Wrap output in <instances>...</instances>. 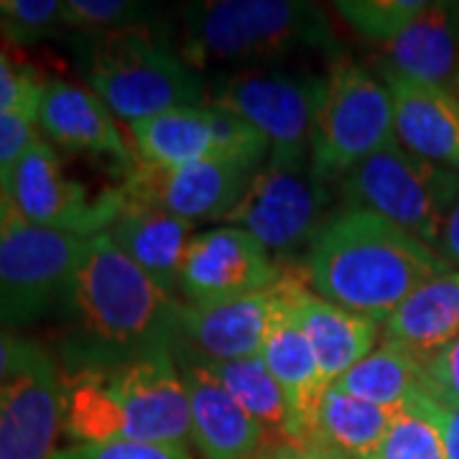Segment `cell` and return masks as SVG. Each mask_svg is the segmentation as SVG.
Returning a JSON list of instances; mask_svg holds the SVG:
<instances>
[{"label": "cell", "mask_w": 459, "mask_h": 459, "mask_svg": "<svg viewBox=\"0 0 459 459\" xmlns=\"http://www.w3.org/2000/svg\"><path fill=\"white\" fill-rule=\"evenodd\" d=\"M47 360H51V355L41 344L0 329V383L23 376Z\"/></svg>", "instance_id": "obj_35"}, {"label": "cell", "mask_w": 459, "mask_h": 459, "mask_svg": "<svg viewBox=\"0 0 459 459\" xmlns=\"http://www.w3.org/2000/svg\"><path fill=\"white\" fill-rule=\"evenodd\" d=\"M403 77L455 92L459 74V5L427 3V8L383 47L377 77Z\"/></svg>", "instance_id": "obj_20"}, {"label": "cell", "mask_w": 459, "mask_h": 459, "mask_svg": "<svg viewBox=\"0 0 459 459\" xmlns=\"http://www.w3.org/2000/svg\"><path fill=\"white\" fill-rule=\"evenodd\" d=\"M153 16L156 11L151 5L133 0H62L65 29L82 39L153 29Z\"/></svg>", "instance_id": "obj_29"}, {"label": "cell", "mask_w": 459, "mask_h": 459, "mask_svg": "<svg viewBox=\"0 0 459 459\" xmlns=\"http://www.w3.org/2000/svg\"><path fill=\"white\" fill-rule=\"evenodd\" d=\"M437 253L452 265V271H459V197L452 204V210L446 212V217H444L442 235H439V243H437Z\"/></svg>", "instance_id": "obj_37"}, {"label": "cell", "mask_w": 459, "mask_h": 459, "mask_svg": "<svg viewBox=\"0 0 459 459\" xmlns=\"http://www.w3.org/2000/svg\"><path fill=\"white\" fill-rule=\"evenodd\" d=\"M80 54L90 90L128 126L207 100L202 74L153 29L84 39Z\"/></svg>", "instance_id": "obj_5"}, {"label": "cell", "mask_w": 459, "mask_h": 459, "mask_svg": "<svg viewBox=\"0 0 459 459\" xmlns=\"http://www.w3.org/2000/svg\"><path fill=\"white\" fill-rule=\"evenodd\" d=\"M268 457L271 459H340L325 446H319L312 439H299V442H286L268 446Z\"/></svg>", "instance_id": "obj_38"}, {"label": "cell", "mask_w": 459, "mask_h": 459, "mask_svg": "<svg viewBox=\"0 0 459 459\" xmlns=\"http://www.w3.org/2000/svg\"><path fill=\"white\" fill-rule=\"evenodd\" d=\"M108 235L148 279L179 299L181 263L197 235L192 222L146 204L126 202Z\"/></svg>", "instance_id": "obj_22"}, {"label": "cell", "mask_w": 459, "mask_h": 459, "mask_svg": "<svg viewBox=\"0 0 459 459\" xmlns=\"http://www.w3.org/2000/svg\"><path fill=\"white\" fill-rule=\"evenodd\" d=\"M370 459H449L439 406L427 394H419L395 411L391 427Z\"/></svg>", "instance_id": "obj_28"}, {"label": "cell", "mask_w": 459, "mask_h": 459, "mask_svg": "<svg viewBox=\"0 0 459 459\" xmlns=\"http://www.w3.org/2000/svg\"><path fill=\"white\" fill-rule=\"evenodd\" d=\"M424 394L442 409H459V337L421 370Z\"/></svg>", "instance_id": "obj_34"}, {"label": "cell", "mask_w": 459, "mask_h": 459, "mask_svg": "<svg viewBox=\"0 0 459 459\" xmlns=\"http://www.w3.org/2000/svg\"><path fill=\"white\" fill-rule=\"evenodd\" d=\"M446 271L452 265L406 230L342 204L307 247L304 279L314 294L383 327L421 283Z\"/></svg>", "instance_id": "obj_2"}, {"label": "cell", "mask_w": 459, "mask_h": 459, "mask_svg": "<svg viewBox=\"0 0 459 459\" xmlns=\"http://www.w3.org/2000/svg\"><path fill=\"white\" fill-rule=\"evenodd\" d=\"M334 47L327 13L307 0H199L181 8V56L195 69H261Z\"/></svg>", "instance_id": "obj_4"}, {"label": "cell", "mask_w": 459, "mask_h": 459, "mask_svg": "<svg viewBox=\"0 0 459 459\" xmlns=\"http://www.w3.org/2000/svg\"><path fill=\"white\" fill-rule=\"evenodd\" d=\"M283 273L273 253L247 230L220 225L197 232L179 271L184 304H212L222 299L271 289Z\"/></svg>", "instance_id": "obj_14"}, {"label": "cell", "mask_w": 459, "mask_h": 459, "mask_svg": "<svg viewBox=\"0 0 459 459\" xmlns=\"http://www.w3.org/2000/svg\"><path fill=\"white\" fill-rule=\"evenodd\" d=\"M340 192L344 204L377 214L437 250L459 181L452 169L424 161L395 141L347 171Z\"/></svg>", "instance_id": "obj_7"}, {"label": "cell", "mask_w": 459, "mask_h": 459, "mask_svg": "<svg viewBox=\"0 0 459 459\" xmlns=\"http://www.w3.org/2000/svg\"><path fill=\"white\" fill-rule=\"evenodd\" d=\"M135 161L148 166H184L230 159L263 166L268 143L250 123L212 102L177 108L164 115L133 123Z\"/></svg>", "instance_id": "obj_12"}, {"label": "cell", "mask_w": 459, "mask_h": 459, "mask_svg": "<svg viewBox=\"0 0 459 459\" xmlns=\"http://www.w3.org/2000/svg\"><path fill=\"white\" fill-rule=\"evenodd\" d=\"M391 411L377 409L332 385L316 406L307 439L340 459H370L391 427Z\"/></svg>", "instance_id": "obj_26"}, {"label": "cell", "mask_w": 459, "mask_h": 459, "mask_svg": "<svg viewBox=\"0 0 459 459\" xmlns=\"http://www.w3.org/2000/svg\"><path fill=\"white\" fill-rule=\"evenodd\" d=\"M181 304L148 279L108 232L90 238L56 309L62 373L110 370L174 352Z\"/></svg>", "instance_id": "obj_1"}, {"label": "cell", "mask_w": 459, "mask_h": 459, "mask_svg": "<svg viewBox=\"0 0 459 459\" xmlns=\"http://www.w3.org/2000/svg\"><path fill=\"white\" fill-rule=\"evenodd\" d=\"M421 370L424 365L416 362L401 347L380 340L376 350L362 358L355 368H350L334 388L344 394L362 398L383 411H401L409 401H413L421 388Z\"/></svg>", "instance_id": "obj_27"}, {"label": "cell", "mask_w": 459, "mask_h": 459, "mask_svg": "<svg viewBox=\"0 0 459 459\" xmlns=\"http://www.w3.org/2000/svg\"><path fill=\"white\" fill-rule=\"evenodd\" d=\"M322 95V77L283 69H238L207 87V102L250 123L279 164L312 161V128Z\"/></svg>", "instance_id": "obj_9"}, {"label": "cell", "mask_w": 459, "mask_h": 459, "mask_svg": "<svg viewBox=\"0 0 459 459\" xmlns=\"http://www.w3.org/2000/svg\"><path fill=\"white\" fill-rule=\"evenodd\" d=\"M427 8V0H340L334 11L342 21L370 44L388 47L406 31L413 18Z\"/></svg>", "instance_id": "obj_30"}, {"label": "cell", "mask_w": 459, "mask_h": 459, "mask_svg": "<svg viewBox=\"0 0 459 459\" xmlns=\"http://www.w3.org/2000/svg\"><path fill=\"white\" fill-rule=\"evenodd\" d=\"M442 431L446 457L459 459V409H442Z\"/></svg>", "instance_id": "obj_39"}, {"label": "cell", "mask_w": 459, "mask_h": 459, "mask_svg": "<svg viewBox=\"0 0 459 459\" xmlns=\"http://www.w3.org/2000/svg\"><path fill=\"white\" fill-rule=\"evenodd\" d=\"M39 138L41 135L36 133V120L23 115H0V174L16 164Z\"/></svg>", "instance_id": "obj_36"}, {"label": "cell", "mask_w": 459, "mask_h": 459, "mask_svg": "<svg viewBox=\"0 0 459 459\" xmlns=\"http://www.w3.org/2000/svg\"><path fill=\"white\" fill-rule=\"evenodd\" d=\"M273 289H276V301H273V314H271L268 332L263 340L261 360L265 362V368L271 370V376L276 377L281 391L289 398L301 434L307 439L316 406L327 388L319 376V365H316L312 347L281 294L279 281Z\"/></svg>", "instance_id": "obj_24"}, {"label": "cell", "mask_w": 459, "mask_h": 459, "mask_svg": "<svg viewBox=\"0 0 459 459\" xmlns=\"http://www.w3.org/2000/svg\"><path fill=\"white\" fill-rule=\"evenodd\" d=\"M279 289L312 347L325 388H332L350 368L377 347L380 325L314 294L304 273L283 268Z\"/></svg>", "instance_id": "obj_15"}, {"label": "cell", "mask_w": 459, "mask_h": 459, "mask_svg": "<svg viewBox=\"0 0 459 459\" xmlns=\"http://www.w3.org/2000/svg\"><path fill=\"white\" fill-rule=\"evenodd\" d=\"M395 143L394 100L385 82L350 56H337L322 74L312 128L314 171L340 181L373 153Z\"/></svg>", "instance_id": "obj_6"}, {"label": "cell", "mask_w": 459, "mask_h": 459, "mask_svg": "<svg viewBox=\"0 0 459 459\" xmlns=\"http://www.w3.org/2000/svg\"><path fill=\"white\" fill-rule=\"evenodd\" d=\"M65 434L74 444L184 446L192 437V411L174 352L65 376Z\"/></svg>", "instance_id": "obj_3"}, {"label": "cell", "mask_w": 459, "mask_h": 459, "mask_svg": "<svg viewBox=\"0 0 459 459\" xmlns=\"http://www.w3.org/2000/svg\"><path fill=\"white\" fill-rule=\"evenodd\" d=\"M65 29L62 0H0V36L31 47Z\"/></svg>", "instance_id": "obj_31"}, {"label": "cell", "mask_w": 459, "mask_h": 459, "mask_svg": "<svg viewBox=\"0 0 459 459\" xmlns=\"http://www.w3.org/2000/svg\"><path fill=\"white\" fill-rule=\"evenodd\" d=\"M273 286L212 304H181L179 342L174 350H184L207 362L261 355L276 301Z\"/></svg>", "instance_id": "obj_17"}, {"label": "cell", "mask_w": 459, "mask_h": 459, "mask_svg": "<svg viewBox=\"0 0 459 459\" xmlns=\"http://www.w3.org/2000/svg\"><path fill=\"white\" fill-rule=\"evenodd\" d=\"M455 92H457V98H459V74H457V84H455Z\"/></svg>", "instance_id": "obj_42"}, {"label": "cell", "mask_w": 459, "mask_h": 459, "mask_svg": "<svg viewBox=\"0 0 459 459\" xmlns=\"http://www.w3.org/2000/svg\"><path fill=\"white\" fill-rule=\"evenodd\" d=\"M44 82L29 66L0 51V115H23L36 120Z\"/></svg>", "instance_id": "obj_32"}, {"label": "cell", "mask_w": 459, "mask_h": 459, "mask_svg": "<svg viewBox=\"0 0 459 459\" xmlns=\"http://www.w3.org/2000/svg\"><path fill=\"white\" fill-rule=\"evenodd\" d=\"M192 411V442L202 459H255L265 452V431L214 380L204 362L174 350Z\"/></svg>", "instance_id": "obj_18"}, {"label": "cell", "mask_w": 459, "mask_h": 459, "mask_svg": "<svg viewBox=\"0 0 459 459\" xmlns=\"http://www.w3.org/2000/svg\"><path fill=\"white\" fill-rule=\"evenodd\" d=\"M380 80L394 100L395 141L424 161L455 169L459 156L457 92L391 74Z\"/></svg>", "instance_id": "obj_21"}, {"label": "cell", "mask_w": 459, "mask_h": 459, "mask_svg": "<svg viewBox=\"0 0 459 459\" xmlns=\"http://www.w3.org/2000/svg\"><path fill=\"white\" fill-rule=\"evenodd\" d=\"M65 431V376L56 360L0 383V459H51Z\"/></svg>", "instance_id": "obj_16"}, {"label": "cell", "mask_w": 459, "mask_h": 459, "mask_svg": "<svg viewBox=\"0 0 459 459\" xmlns=\"http://www.w3.org/2000/svg\"><path fill=\"white\" fill-rule=\"evenodd\" d=\"M255 459H271V457H268V449H265V452H263L261 457H255Z\"/></svg>", "instance_id": "obj_41"}, {"label": "cell", "mask_w": 459, "mask_h": 459, "mask_svg": "<svg viewBox=\"0 0 459 459\" xmlns=\"http://www.w3.org/2000/svg\"><path fill=\"white\" fill-rule=\"evenodd\" d=\"M329 214V184L314 171L312 161L279 164L265 159L225 222L247 230L273 255H286L312 246Z\"/></svg>", "instance_id": "obj_11"}, {"label": "cell", "mask_w": 459, "mask_h": 459, "mask_svg": "<svg viewBox=\"0 0 459 459\" xmlns=\"http://www.w3.org/2000/svg\"><path fill=\"white\" fill-rule=\"evenodd\" d=\"M459 337V271L421 283L383 325V340L427 365Z\"/></svg>", "instance_id": "obj_23"}, {"label": "cell", "mask_w": 459, "mask_h": 459, "mask_svg": "<svg viewBox=\"0 0 459 459\" xmlns=\"http://www.w3.org/2000/svg\"><path fill=\"white\" fill-rule=\"evenodd\" d=\"M87 240L39 228L0 197V329L29 327L56 312Z\"/></svg>", "instance_id": "obj_8"}, {"label": "cell", "mask_w": 459, "mask_h": 459, "mask_svg": "<svg viewBox=\"0 0 459 459\" xmlns=\"http://www.w3.org/2000/svg\"><path fill=\"white\" fill-rule=\"evenodd\" d=\"M36 128L51 146L65 151L113 159L120 166H131L135 159L115 123V115L90 87L47 80L36 113Z\"/></svg>", "instance_id": "obj_19"}, {"label": "cell", "mask_w": 459, "mask_h": 459, "mask_svg": "<svg viewBox=\"0 0 459 459\" xmlns=\"http://www.w3.org/2000/svg\"><path fill=\"white\" fill-rule=\"evenodd\" d=\"M202 362L212 373L214 380L261 424L271 446L304 439L289 398L281 391L276 377L271 376V370L265 368L261 355L243 360Z\"/></svg>", "instance_id": "obj_25"}, {"label": "cell", "mask_w": 459, "mask_h": 459, "mask_svg": "<svg viewBox=\"0 0 459 459\" xmlns=\"http://www.w3.org/2000/svg\"><path fill=\"white\" fill-rule=\"evenodd\" d=\"M51 459H192L179 444H143V442H100L69 444L56 449Z\"/></svg>", "instance_id": "obj_33"}, {"label": "cell", "mask_w": 459, "mask_h": 459, "mask_svg": "<svg viewBox=\"0 0 459 459\" xmlns=\"http://www.w3.org/2000/svg\"><path fill=\"white\" fill-rule=\"evenodd\" d=\"M452 171H455V177H457V181H459V156H457V164H455V169H452Z\"/></svg>", "instance_id": "obj_40"}, {"label": "cell", "mask_w": 459, "mask_h": 459, "mask_svg": "<svg viewBox=\"0 0 459 459\" xmlns=\"http://www.w3.org/2000/svg\"><path fill=\"white\" fill-rule=\"evenodd\" d=\"M261 166L212 159L184 166L133 164L120 184L126 202L181 217L186 222L225 220Z\"/></svg>", "instance_id": "obj_13"}, {"label": "cell", "mask_w": 459, "mask_h": 459, "mask_svg": "<svg viewBox=\"0 0 459 459\" xmlns=\"http://www.w3.org/2000/svg\"><path fill=\"white\" fill-rule=\"evenodd\" d=\"M0 197L33 225L82 240L108 232L126 207L120 186L92 195L84 181L66 171L44 138L33 141L16 164L0 174Z\"/></svg>", "instance_id": "obj_10"}]
</instances>
